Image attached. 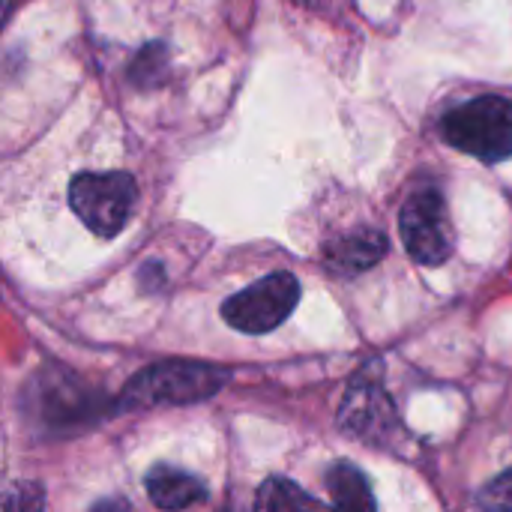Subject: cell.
Masks as SVG:
<instances>
[{
	"label": "cell",
	"instance_id": "obj_11",
	"mask_svg": "<svg viewBox=\"0 0 512 512\" xmlns=\"http://www.w3.org/2000/svg\"><path fill=\"white\" fill-rule=\"evenodd\" d=\"M165 69H168V48L162 42H150L138 51L129 75L138 87H150L165 75Z\"/></svg>",
	"mask_w": 512,
	"mask_h": 512
},
{
	"label": "cell",
	"instance_id": "obj_10",
	"mask_svg": "<svg viewBox=\"0 0 512 512\" xmlns=\"http://www.w3.org/2000/svg\"><path fill=\"white\" fill-rule=\"evenodd\" d=\"M255 512H333L327 510L321 501L309 498L297 483L291 480H267L258 492V501H255Z\"/></svg>",
	"mask_w": 512,
	"mask_h": 512
},
{
	"label": "cell",
	"instance_id": "obj_2",
	"mask_svg": "<svg viewBox=\"0 0 512 512\" xmlns=\"http://www.w3.org/2000/svg\"><path fill=\"white\" fill-rule=\"evenodd\" d=\"M441 129L456 150L483 162H504L512 156V102L504 96H477L456 105Z\"/></svg>",
	"mask_w": 512,
	"mask_h": 512
},
{
	"label": "cell",
	"instance_id": "obj_9",
	"mask_svg": "<svg viewBox=\"0 0 512 512\" xmlns=\"http://www.w3.org/2000/svg\"><path fill=\"white\" fill-rule=\"evenodd\" d=\"M327 489L333 498V512H378L366 477L348 462L336 465L327 474Z\"/></svg>",
	"mask_w": 512,
	"mask_h": 512
},
{
	"label": "cell",
	"instance_id": "obj_15",
	"mask_svg": "<svg viewBox=\"0 0 512 512\" xmlns=\"http://www.w3.org/2000/svg\"><path fill=\"white\" fill-rule=\"evenodd\" d=\"M300 3H318V0H300Z\"/></svg>",
	"mask_w": 512,
	"mask_h": 512
},
{
	"label": "cell",
	"instance_id": "obj_5",
	"mask_svg": "<svg viewBox=\"0 0 512 512\" xmlns=\"http://www.w3.org/2000/svg\"><path fill=\"white\" fill-rule=\"evenodd\" d=\"M399 228H402L405 249L417 264L438 267L450 258L453 237H450L447 207H444V195L435 186H423L405 201Z\"/></svg>",
	"mask_w": 512,
	"mask_h": 512
},
{
	"label": "cell",
	"instance_id": "obj_6",
	"mask_svg": "<svg viewBox=\"0 0 512 512\" xmlns=\"http://www.w3.org/2000/svg\"><path fill=\"white\" fill-rule=\"evenodd\" d=\"M384 255H387V237L375 228H360L345 237H336L327 246V267L351 276L375 267Z\"/></svg>",
	"mask_w": 512,
	"mask_h": 512
},
{
	"label": "cell",
	"instance_id": "obj_14",
	"mask_svg": "<svg viewBox=\"0 0 512 512\" xmlns=\"http://www.w3.org/2000/svg\"><path fill=\"white\" fill-rule=\"evenodd\" d=\"M90 512H129V507L117 498H105V501H96Z\"/></svg>",
	"mask_w": 512,
	"mask_h": 512
},
{
	"label": "cell",
	"instance_id": "obj_8",
	"mask_svg": "<svg viewBox=\"0 0 512 512\" xmlns=\"http://www.w3.org/2000/svg\"><path fill=\"white\" fill-rule=\"evenodd\" d=\"M390 414L387 396L372 384H354L345 405H342V426L357 435H372V429H381Z\"/></svg>",
	"mask_w": 512,
	"mask_h": 512
},
{
	"label": "cell",
	"instance_id": "obj_12",
	"mask_svg": "<svg viewBox=\"0 0 512 512\" xmlns=\"http://www.w3.org/2000/svg\"><path fill=\"white\" fill-rule=\"evenodd\" d=\"M480 507L486 512H512V471L501 474L480 492Z\"/></svg>",
	"mask_w": 512,
	"mask_h": 512
},
{
	"label": "cell",
	"instance_id": "obj_3",
	"mask_svg": "<svg viewBox=\"0 0 512 512\" xmlns=\"http://www.w3.org/2000/svg\"><path fill=\"white\" fill-rule=\"evenodd\" d=\"M135 198H138V186L126 171H108V174L84 171L69 183V204L75 216L96 237L120 234L132 216Z\"/></svg>",
	"mask_w": 512,
	"mask_h": 512
},
{
	"label": "cell",
	"instance_id": "obj_1",
	"mask_svg": "<svg viewBox=\"0 0 512 512\" xmlns=\"http://www.w3.org/2000/svg\"><path fill=\"white\" fill-rule=\"evenodd\" d=\"M231 381V372L195 360H168L138 372L123 390V408L189 405L216 396Z\"/></svg>",
	"mask_w": 512,
	"mask_h": 512
},
{
	"label": "cell",
	"instance_id": "obj_13",
	"mask_svg": "<svg viewBox=\"0 0 512 512\" xmlns=\"http://www.w3.org/2000/svg\"><path fill=\"white\" fill-rule=\"evenodd\" d=\"M6 512H42V492L33 483H18L6 495Z\"/></svg>",
	"mask_w": 512,
	"mask_h": 512
},
{
	"label": "cell",
	"instance_id": "obj_4",
	"mask_svg": "<svg viewBox=\"0 0 512 512\" xmlns=\"http://www.w3.org/2000/svg\"><path fill=\"white\" fill-rule=\"evenodd\" d=\"M300 300V282L291 273H273L240 294L228 297L222 306V318L249 336L276 330L297 306Z\"/></svg>",
	"mask_w": 512,
	"mask_h": 512
},
{
	"label": "cell",
	"instance_id": "obj_7",
	"mask_svg": "<svg viewBox=\"0 0 512 512\" xmlns=\"http://www.w3.org/2000/svg\"><path fill=\"white\" fill-rule=\"evenodd\" d=\"M147 495L159 510L177 512L201 504L207 492H204V483L198 477L177 471V468H168V465H156L147 474Z\"/></svg>",
	"mask_w": 512,
	"mask_h": 512
}]
</instances>
